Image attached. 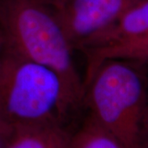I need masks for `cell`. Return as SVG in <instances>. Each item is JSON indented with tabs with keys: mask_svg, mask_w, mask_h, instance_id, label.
Returning a JSON list of instances; mask_svg holds the SVG:
<instances>
[{
	"mask_svg": "<svg viewBox=\"0 0 148 148\" xmlns=\"http://www.w3.org/2000/svg\"><path fill=\"white\" fill-rule=\"evenodd\" d=\"M148 64L104 59L86 74L83 105L124 148H148Z\"/></svg>",
	"mask_w": 148,
	"mask_h": 148,
	"instance_id": "obj_1",
	"label": "cell"
},
{
	"mask_svg": "<svg viewBox=\"0 0 148 148\" xmlns=\"http://www.w3.org/2000/svg\"><path fill=\"white\" fill-rule=\"evenodd\" d=\"M0 30L4 51L56 71L76 108L83 105L84 81L75 64V49L52 0H0Z\"/></svg>",
	"mask_w": 148,
	"mask_h": 148,
	"instance_id": "obj_2",
	"label": "cell"
},
{
	"mask_svg": "<svg viewBox=\"0 0 148 148\" xmlns=\"http://www.w3.org/2000/svg\"><path fill=\"white\" fill-rule=\"evenodd\" d=\"M76 109L53 69L4 51L0 62V119L14 128L60 124Z\"/></svg>",
	"mask_w": 148,
	"mask_h": 148,
	"instance_id": "obj_3",
	"label": "cell"
},
{
	"mask_svg": "<svg viewBox=\"0 0 148 148\" xmlns=\"http://www.w3.org/2000/svg\"><path fill=\"white\" fill-rule=\"evenodd\" d=\"M138 1L52 0L75 50H82Z\"/></svg>",
	"mask_w": 148,
	"mask_h": 148,
	"instance_id": "obj_4",
	"label": "cell"
},
{
	"mask_svg": "<svg viewBox=\"0 0 148 148\" xmlns=\"http://www.w3.org/2000/svg\"><path fill=\"white\" fill-rule=\"evenodd\" d=\"M148 36V0H140L82 51Z\"/></svg>",
	"mask_w": 148,
	"mask_h": 148,
	"instance_id": "obj_5",
	"label": "cell"
},
{
	"mask_svg": "<svg viewBox=\"0 0 148 148\" xmlns=\"http://www.w3.org/2000/svg\"><path fill=\"white\" fill-rule=\"evenodd\" d=\"M69 136L60 124L15 129L6 148H66Z\"/></svg>",
	"mask_w": 148,
	"mask_h": 148,
	"instance_id": "obj_6",
	"label": "cell"
},
{
	"mask_svg": "<svg viewBox=\"0 0 148 148\" xmlns=\"http://www.w3.org/2000/svg\"><path fill=\"white\" fill-rule=\"evenodd\" d=\"M84 53L88 62L86 73L108 58H121L148 64V36L95 48Z\"/></svg>",
	"mask_w": 148,
	"mask_h": 148,
	"instance_id": "obj_7",
	"label": "cell"
},
{
	"mask_svg": "<svg viewBox=\"0 0 148 148\" xmlns=\"http://www.w3.org/2000/svg\"><path fill=\"white\" fill-rule=\"evenodd\" d=\"M66 148H124L114 136L90 117L73 137Z\"/></svg>",
	"mask_w": 148,
	"mask_h": 148,
	"instance_id": "obj_8",
	"label": "cell"
},
{
	"mask_svg": "<svg viewBox=\"0 0 148 148\" xmlns=\"http://www.w3.org/2000/svg\"><path fill=\"white\" fill-rule=\"evenodd\" d=\"M14 131V128L0 119V148L7 147Z\"/></svg>",
	"mask_w": 148,
	"mask_h": 148,
	"instance_id": "obj_9",
	"label": "cell"
},
{
	"mask_svg": "<svg viewBox=\"0 0 148 148\" xmlns=\"http://www.w3.org/2000/svg\"><path fill=\"white\" fill-rule=\"evenodd\" d=\"M4 50H5L4 38H3V33L0 30V62H1V59L3 58V53H4Z\"/></svg>",
	"mask_w": 148,
	"mask_h": 148,
	"instance_id": "obj_10",
	"label": "cell"
},
{
	"mask_svg": "<svg viewBox=\"0 0 148 148\" xmlns=\"http://www.w3.org/2000/svg\"><path fill=\"white\" fill-rule=\"evenodd\" d=\"M147 125H148V119H147Z\"/></svg>",
	"mask_w": 148,
	"mask_h": 148,
	"instance_id": "obj_11",
	"label": "cell"
}]
</instances>
